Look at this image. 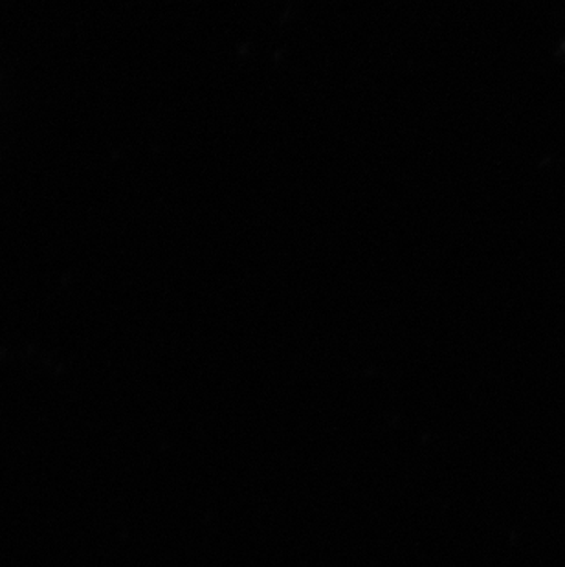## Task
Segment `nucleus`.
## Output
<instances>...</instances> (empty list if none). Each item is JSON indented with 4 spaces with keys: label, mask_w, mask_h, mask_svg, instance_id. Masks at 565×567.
<instances>
[]
</instances>
